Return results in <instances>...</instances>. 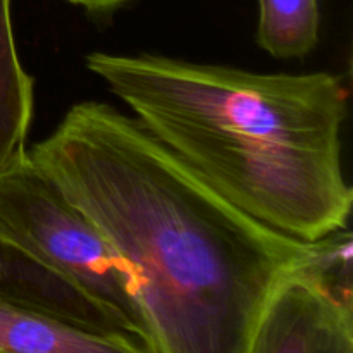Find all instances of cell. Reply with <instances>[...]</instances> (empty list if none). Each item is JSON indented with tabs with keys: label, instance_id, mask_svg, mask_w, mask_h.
<instances>
[{
	"label": "cell",
	"instance_id": "obj_8",
	"mask_svg": "<svg viewBox=\"0 0 353 353\" xmlns=\"http://www.w3.org/2000/svg\"><path fill=\"white\" fill-rule=\"evenodd\" d=\"M319 0H259L257 43L276 59H300L319 43Z\"/></svg>",
	"mask_w": 353,
	"mask_h": 353
},
{
	"label": "cell",
	"instance_id": "obj_9",
	"mask_svg": "<svg viewBox=\"0 0 353 353\" xmlns=\"http://www.w3.org/2000/svg\"><path fill=\"white\" fill-rule=\"evenodd\" d=\"M64 2L71 3V6L81 7L90 14H99V16H105V14L114 12L119 7L126 6L131 0H64Z\"/></svg>",
	"mask_w": 353,
	"mask_h": 353
},
{
	"label": "cell",
	"instance_id": "obj_6",
	"mask_svg": "<svg viewBox=\"0 0 353 353\" xmlns=\"http://www.w3.org/2000/svg\"><path fill=\"white\" fill-rule=\"evenodd\" d=\"M0 353H145L123 334L99 333L0 296Z\"/></svg>",
	"mask_w": 353,
	"mask_h": 353
},
{
	"label": "cell",
	"instance_id": "obj_5",
	"mask_svg": "<svg viewBox=\"0 0 353 353\" xmlns=\"http://www.w3.org/2000/svg\"><path fill=\"white\" fill-rule=\"evenodd\" d=\"M0 296L61 317L86 330L128 336L105 310L78 288L28 259L3 240H0Z\"/></svg>",
	"mask_w": 353,
	"mask_h": 353
},
{
	"label": "cell",
	"instance_id": "obj_4",
	"mask_svg": "<svg viewBox=\"0 0 353 353\" xmlns=\"http://www.w3.org/2000/svg\"><path fill=\"white\" fill-rule=\"evenodd\" d=\"M248 353H353L350 231L330 234L316 261L274 286Z\"/></svg>",
	"mask_w": 353,
	"mask_h": 353
},
{
	"label": "cell",
	"instance_id": "obj_3",
	"mask_svg": "<svg viewBox=\"0 0 353 353\" xmlns=\"http://www.w3.org/2000/svg\"><path fill=\"white\" fill-rule=\"evenodd\" d=\"M0 240L78 288L154 353L130 269L28 152L0 169Z\"/></svg>",
	"mask_w": 353,
	"mask_h": 353
},
{
	"label": "cell",
	"instance_id": "obj_7",
	"mask_svg": "<svg viewBox=\"0 0 353 353\" xmlns=\"http://www.w3.org/2000/svg\"><path fill=\"white\" fill-rule=\"evenodd\" d=\"M33 109L34 81L17 54L12 0H0V169L28 152Z\"/></svg>",
	"mask_w": 353,
	"mask_h": 353
},
{
	"label": "cell",
	"instance_id": "obj_1",
	"mask_svg": "<svg viewBox=\"0 0 353 353\" xmlns=\"http://www.w3.org/2000/svg\"><path fill=\"white\" fill-rule=\"evenodd\" d=\"M28 154L130 269L154 353H248L274 286L326 248L245 214L110 103H74Z\"/></svg>",
	"mask_w": 353,
	"mask_h": 353
},
{
	"label": "cell",
	"instance_id": "obj_2",
	"mask_svg": "<svg viewBox=\"0 0 353 353\" xmlns=\"http://www.w3.org/2000/svg\"><path fill=\"white\" fill-rule=\"evenodd\" d=\"M85 65L217 193L302 241L347 230L348 93L327 71L254 72L161 54L92 52Z\"/></svg>",
	"mask_w": 353,
	"mask_h": 353
}]
</instances>
